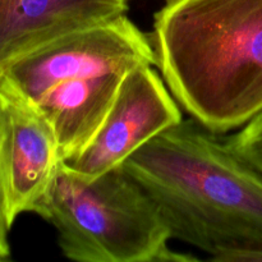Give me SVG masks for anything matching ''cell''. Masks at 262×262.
<instances>
[{
  "label": "cell",
  "mask_w": 262,
  "mask_h": 262,
  "mask_svg": "<svg viewBox=\"0 0 262 262\" xmlns=\"http://www.w3.org/2000/svg\"><path fill=\"white\" fill-rule=\"evenodd\" d=\"M128 9L129 0H0V63Z\"/></svg>",
  "instance_id": "obj_7"
},
{
  "label": "cell",
  "mask_w": 262,
  "mask_h": 262,
  "mask_svg": "<svg viewBox=\"0 0 262 262\" xmlns=\"http://www.w3.org/2000/svg\"><path fill=\"white\" fill-rule=\"evenodd\" d=\"M150 38L174 99L205 128L262 113V0H166Z\"/></svg>",
  "instance_id": "obj_2"
},
{
  "label": "cell",
  "mask_w": 262,
  "mask_h": 262,
  "mask_svg": "<svg viewBox=\"0 0 262 262\" xmlns=\"http://www.w3.org/2000/svg\"><path fill=\"white\" fill-rule=\"evenodd\" d=\"M61 158L53 124L33 101L0 87V215L12 228L32 212Z\"/></svg>",
  "instance_id": "obj_6"
},
{
  "label": "cell",
  "mask_w": 262,
  "mask_h": 262,
  "mask_svg": "<svg viewBox=\"0 0 262 262\" xmlns=\"http://www.w3.org/2000/svg\"><path fill=\"white\" fill-rule=\"evenodd\" d=\"M9 228L5 224L4 219L0 215V262L8 261L10 258V247L8 242V233Z\"/></svg>",
  "instance_id": "obj_10"
},
{
  "label": "cell",
  "mask_w": 262,
  "mask_h": 262,
  "mask_svg": "<svg viewBox=\"0 0 262 262\" xmlns=\"http://www.w3.org/2000/svg\"><path fill=\"white\" fill-rule=\"evenodd\" d=\"M53 225L67 258L78 262L187 261L176 255L158 207L123 169L82 178L63 164L32 210Z\"/></svg>",
  "instance_id": "obj_3"
},
{
  "label": "cell",
  "mask_w": 262,
  "mask_h": 262,
  "mask_svg": "<svg viewBox=\"0 0 262 262\" xmlns=\"http://www.w3.org/2000/svg\"><path fill=\"white\" fill-rule=\"evenodd\" d=\"M129 71L119 69L67 79L49 89L35 102L53 124L61 161L81 151L91 141Z\"/></svg>",
  "instance_id": "obj_8"
},
{
  "label": "cell",
  "mask_w": 262,
  "mask_h": 262,
  "mask_svg": "<svg viewBox=\"0 0 262 262\" xmlns=\"http://www.w3.org/2000/svg\"><path fill=\"white\" fill-rule=\"evenodd\" d=\"M158 207L171 239L214 261H262V176L192 118L122 164Z\"/></svg>",
  "instance_id": "obj_1"
},
{
  "label": "cell",
  "mask_w": 262,
  "mask_h": 262,
  "mask_svg": "<svg viewBox=\"0 0 262 262\" xmlns=\"http://www.w3.org/2000/svg\"><path fill=\"white\" fill-rule=\"evenodd\" d=\"M156 66L151 38L125 15L51 40L0 63V87L36 102L67 79Z\"/></svg>",
  "instance_id": "obj_4"
},
{
  "label": "cell",
  "mask_w": 262,
  "mask_h": 262,
  "mask_svg": "<svg viewBox=\"0 0 262 262\" xmlns=\"http://www.w3.org/2000/svg\"><path fill=\"white\" fill-rule=\"evenodd\" d=\"M225 142L230 150L262 176V113L239 132L225 138Z\"/></svg>",
  "instance_id": "obj_9"
},
{
  "label": "cell",
  "mask_w": 262,
  "mask_h": 262,
  "mask_svg": "<svg viewBox=\"0 0 262 262\" xmlns=\"http://www.w3.org/2000/svg\"><path fill=\"white\" fill-rule=\"evenodd\" d=\"M182 120L177 100L152 66H138L127 72L91 141L63 164L77 176L92 179L122 165L143 145Z\"/></svg>",
  "instance_id": "obj_5"
}]
</instances>
